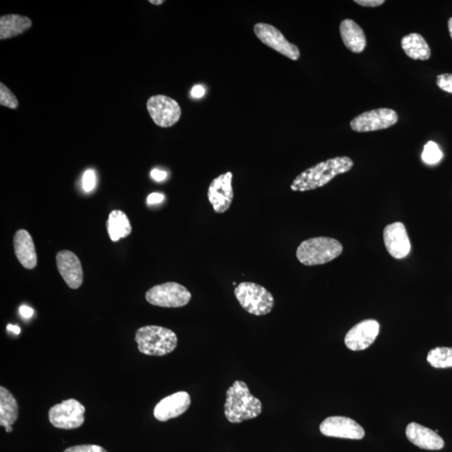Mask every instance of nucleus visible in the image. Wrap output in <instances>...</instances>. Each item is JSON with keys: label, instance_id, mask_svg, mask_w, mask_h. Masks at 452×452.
<instances>
[{"label": "nucleus", "instance_id": "obj_1", "mask_svg": "<svg viewBox=\"0 0 452 452\" xmlns=\"http://www.w3.org/2000/svg\"><path fill=\"white\" fill-rule=\"evenodd\" d=\"M354 165V161L346 156L321 162L298 175L291 189L294 192H306L325 186L336 176L348 173Z\"/></svg>", "mask_w": 452, "mask_h": 452}, {"label": "nucleus", "instance_id": "obj_2", "mask_svg": "<svg viewBox=\"0 0 452 452\" xmlns=\"http://www.w3.org/2000/svg\"><path fill=\"white\" fill-rule=\"evenodd\" d=\"M263 411V404L252 396L247 384L237 380L227 390L225 415L231 423H241L256 418Z\"/></svg>", "mask_w": 452, "mask_h": 452}, {"label": "nucleus", "instance_id": "obj_3", "mask_svg": "<svg viewBox=\"0 0 452 452\" xmlns=\"http://www.w3.org/2000/svg\"><path fill=\"white\" fill-rule=\"evenodd\" d=\"M342 246L330 237H314L302 242L297 249L298 260L304 266L323 265L334 261L342 254Z\"/></svg>", "mask_w": 452, "mask_h": 452}, {"label": "nucleus", "instance_id": "obj_4", "mask_svg": "<svg viewBox=\"0 0 452 452\" xmlns=\"http://www.w3.org/2000/svg\"><path fill=\"white\" fill-rule=\"evenodd\" d=\"M135 340L141 353L150 356L167 355L176 349L175 332L160 326H144L136 332Z\"/></svg>", "mask_w": 452, "mask_h": 452}, {"label": "nucleus", "instance_id": "obj_5", "mask_svg": "<svg viewBox=\"0 0 452 452\" xmlns=\"http://www.w3.org/2000/svg\"><path fill=\"white\" fill-rule=\"evenodd\" d=\"M234 293L241 306L252 315H268L273 311L274 298L263 285L254 283H241L236 285Z\"/></svg>", "mask_w": 452, "mask_h": 452}, {"label": "nucleus", "instance_id": "obj_6", "mask_svg": "<svg viewBox=\"0 0 452 452\" xmlns=\"http://www.w3.org/2000/svg\"><path fill=\"white\" fill-rule=\"evenodd\" d=\"M147 303L161 308H182L192 298L189 290L177 283L156 285L146 293Z\"/></svg>", "mask_w": 452, "mask_h": 452}, {"label": "nucleus", "instance_id": "obj_7", "mask_svg": "<svg viewBox=\"0 0 452 452\" xmlns=\"http://www.w3.org/2000/svg\"><path fill=\"white\" fill-rule=\"evenodd\" d=\"M85 412V408L77 399H66L50 409L49 420L59 429H77L83 425Z\"/></svg>", "mask_w": 452, "mask_h": 452}, {"label": "nucleus", "instance_id": "obj_8", "mask_svg": "<svg viewBox=\"0 0 452 452\" xmlns=\"http://www.w3.org/2000/svg\"><path fill=\"white\" fill-rule=\"evenodd\" d=\"M399 116L390 108H378L361 113L352 119L350 127L357 132H369L387 130L396 125Z\"/></svg>", "mask_w": 452, "mask_h": 452}, {"label": "nucleus", "instance_id": "obj_9", "mask_svg": "<svg viewBox=\"0 0 452 452\" xmlns=\"http://www.w3.org/2000/svg\"><path fill=\"white\" fill-rule=\"evenodd\" d=\"M256 37L278 53L292 61H298L301 53L296 45L290 43L278 28L266 23H258L254 26Z\"/></svg>", "mask_w": 452, "mask_h": 452}, {"label": "nucleus", "instance_id": "obj_10", "mask_svg": "<svg viewBox=\"0 0 452 452\" xmlns=\"http://www.w3.org/2000/svg\"><path fill=\"white\" fill-rule=\"evenodd\" d=\"M147 109L155 125L161 127L175 125L182 114L179 103L164 95L151 97L147 103Z\"/></svg>", "mask_w": 452, "mask_h": 452}, {"label": "nucleus", "instance_id": "obj_11", "mask_svg": "<svg viewBox=\"0 0 452 452\" xmlns=\"http://www.w3.org/2000/svg\"><path fill=\"white\" fill-rule=\"evenodd\" d=\"M322 435L335 438L361 440L365 436L364 428L353 419L345 416H330L321 423Z\"/></svg>", "mask_w": 452, "mask_h": 452}, {"label": "nucleus", "instance_id": "obj_12", "mask_svg": "<svg viewBox=\"0 0 452 452\" xmlns=\"http://www.w3.org/2000/svg\"><path fill=\"white\" fill-rule=\"evenodd\" d=\"M232 179L233 174L227 172L218 176L209 184L208 199L216 214L226 213L231 206L234 199Z\"/></svg>", "mask_w": 452, "mask_h": 452}, {"label": "nucleus", "instance_id": "obj_13", "mask_svg": "<svg viewBox=\"0 0 452 452\" xmlns=\"http://www.w3.org/2000/svg\"><path fill=\"white\" fill-rule=\"evenodd\" d=\"M379 323L374 320H364L356 325L347 332L345 342L347 348L353 351L368 349L378 337Z\"/></svg>", "mask_w": 452, "mask_h": 452}, {"label": "nucleus", "instance_id": "obj_14", "mask_svg": "<svg viewBox=\"0 0 452 452\" xmlns=\"http://www.w3.org/2000/svg\"><path fill=\"white\" fill-rule=\"evenodd\" d=\"M383 236L384 246L394 259H403L410 254L411 241L403 223L394 222L388 225L384 228Z\"/></svg>", "mask_w": 452, "mask_h": 452}, {"label": "nucleus", "instance_id": "obj_15", "mask_svg": "<svg viewBox=\"0 0 452 452\" xmlns=\"http://www.w3.org/2000/svg\"><path fill=\"white\" fill-rule=\"evenodd\" d=\"M57 268L71 289H78L83 283L82 263L73 251H61L56 255Z\"/></svg>", "mask_w": 452, "mask_h": 452}, {"label": "nucleus", "instance_id": "obj_16", "mask_svg": "<svg viewBox=\"0 0 452 452\" xmlns=\"http://www.w3.org/2000/svg\"><path fill=\"white\" fill-rule=\"evenodd\" d=\"M191 399L187 392L179 391L165 397L157 404L154 416L159 421H167L170 419L179 417L187 411Z\"/></svg>", "mask_w": 452, "mask_h": 452}, {"label": "nucleus", "instance_id": "obj_17", "mask_svg": "<svg viewBox=\"0 0 452 452\" xmlns=\"http://www.w3.org/2000/svg\"><path fill=\"white\" fill-rule=\"evenodd\" d=\"M406 435L412 444L421 449L440 451L445 446V441L438 433L416 422H411L407 426Z\"/></svg>", "mask_w": 452, "mask_h": 452}, {"label": "nucleus", "instance_id": "obj_18", "mask_svg": "<svg viewBox=\"0 0 452 452\" xmlns=\"http://www.w3.org/2000/svg\"><path fill=\"white\" fill-rule=\"evenodd\" d=\"M14 253L23 268L34 269L37 265V255L34 241L27 231L19 230L14 237Z\"/></svg>", "mask_w": 452, "mask_h": 452}, {"label": "nucleus", "instance_id": "obj_19", "mask_svg": "<svg viewBox=\"0 0 452 452\" xmlns=\"http://www.w3.org/2000/svg\"><path fill=\"white\" fill-rule=\"evenodd\" d=\"M340 32L342 42L350 51L359 54L367 46V39L363 28L350 19L342 21L340 26Z\"/></svg>", "mask_w": 452, "mask_h": 452}, {"label": "nucleus", "instance_id": "obj_20", "mask_svg": "<svg viewBox=\"0 0 452 452\" xmlns=\"http://www.w3.org/2000/svg\"><path fill=\"white\" fill-rule=\"evenodd\" d=\"M401 44L404 53L412 60L427 61L431 58L429 45L425 38L417 33L404 36Z\"/></svg>", "mask_w": 452, "mask_h": 452}, {"label": "nucleus", "instance_id": "obj_21", "mask_svg": "<svg viewBox=\"0 0 452 452\" xmlns=\"http://www.w3.org/2000/svg\"><path fill=\"white\" fill-rule=\"evenodd\" d=\"M32 26L31 19L19 14H7L0 18V39L20 36Z\"/></svg>", "mask_w": 452, "mask_h": 452}, {"label": "nucleus", "instance_id": "obj_22", "mask_svg": "<svg viewBox=\"0 0 452 452\" xmlns=\"http://www.w3.org/2000/svg\"><path fill=\"white\" fill-rule=\"evenodd\" d=\"M107 229L112 241H118L131 234L132 226L130 219L122 211H113L109 215Z\"/></svg>", "mask_w": 452, "mask_h": 452}, {"label": "nucleus", "instance_id": "obj_23", "mask_svg": "<svg viewBox=\"0 0 452 452\" xmlns=\"http://www.w3.org/2000/svg\"><path fill=\"white\" fill-rule=\"evenodd\" d=\"M18 404L9 390L0 387V426H11L17 421Z\"/></svg>", "mask_w": 452, "mask_h": 452}, {"label": "nucleus", "instance_id": "obj_24", "mask_svg": "<svg viewBox=\"0 0 452 452\" xmlns=\"http://www.w3.org/2000/svg\"><path fill=\"white\" fill-rule=\"evenodd\" d=\"M427 362L435 369L452 368V348L436 347L428 353Z\"/></svg>", "mask_w": 452, "mask_h": 452}, {"label": "nucleus", "instance_id": "obj_25", "mask_svg": "<svg viewBox=\"0 0 452 452\" xmlns=\"http://www.w3.org/2000/svg\"><path fill=\"white\" fill-rule=\"evenodd\" d=\"M442 152L436 142L430 141L424 147L421 155L422 160L427 164H438L442 159Z\"/></svg>", "mask_w": 452, "mask_h": 452}, {"label": "nucleus", "instance_id": "obj_26", "mask_svg": "<svg viewBox=\"0 0 452 452\" xmlns=\"http://www.w3.org/2000/svg\"><path fill=\"white\" fill-rule=\"evenodd\" d=\"M0 105L11 109H16L19 107L17 98L4 83H0Z\"/></svg>", "mask_w": 452, "mask_h": 452}, {"label": "nucleus", "instance_id": "obj_27", "mask_svg": "<svg viewBox=\"0 0 452 452\" xmlns=\"http://www.w3.org/2000/svg\"><path fill=\"white\" fill-rule=\"evenodd\" d=\"M436 85L444 92L452 94V74L444 73L437 75Z\"/></svg>", "mask_w": 452, "mask_h": 452}, {"label": "nucleus", "instance_id": "obj_28", "mask_svg": "<svg viewBox=\"0 0 452 452\" xmlns=\"http://www.w3.org/2000/svg\"><path fill=\"white\" fill-rule=\"evenodd\" d=\"M83 189L85 192L92 191L96 186V174L93 169L85 171L83 175Z\"/></svg>", "mask_w": 452, "mask_h": 452}, {"label": "nucleus", "instance_id": "obj_29", "mask_svg": "<svg viewBox=\"0 0 452 452\" xmlns=\"http://www.w3.org/2000/svg\"><path fill=\"white\" fill-rule=\"evenodd\" d=\"M64 452H107L97 445H80L69 447Z\"/></svg>", "mask_w": 452, "mask_h": 452}, {"label": "nucleus", "instance_id": "obj_30", "mask_svg": "<svg viewBox=\"0 0 452 452\" xmlns=\"http://www.w3.org/2000/svg\"><path fill=\"white\" fill-rule=\"evenodd\" d=\"M354 3L364 7L376 8L382 6L385 1L384 0H355Z\"/></svg>", "mask_w": 452, "mask_h": 452}, {"label": "nucleus", "instance_id": "obj_31", "mask_svg": "<svg viewBox=\"0 0 452 452\" xmlns=\"http://www.w3.org/2000/svg\"><path fill=\"white\" fill-rule=\"evenodd\" d=\"M164 199V195L159 193H153L149 195L147 201L149 204H159Z\"/></svg>", "mask_w": 452, "mask_h": 452}, {"label": "nucleus", "instance_id": "obj_32", "mask_svg": "<svg viewBox=\"0 0 452 452\" xmlns=\"http://www.w3.org/2000/svg\"><path fill=\"white\" fill-rule=\"evenodd\" d=\"M206 94V89L201 85H194L191 90V96L194 98H201Z\"/></svg>", "mask_w": 452, "mask_h": 452}, {"label": "nucleus", "instance_id": "obj_33", "mask_svg": "<svg viewBox=\"0 0 452 452\" xmlns=\"http://www.w3.org/2000/svg\"><path fill=\"white\" fill-rule=\"evenodd\" d=\"M151 176H152V178H153L155 181H158V182H161V181H163L166 178H167V173L164 172V171H162L159 169H154V170H152Z\"/></svg>", "mask_w": 452, "mask_h": 452}, {"label": "nucleus", "instance_id": "obj_34", "mask_svg": "<svg viewBox=\"0 0 452 452\" xmlns=\"http://www.w3.org/2000/svg\"><path fill=\"white\" fill-rule=\"evenodd\" d=\"M20 313L21 316L25 318H30L32 317L33 313H34V310L31 308H28L27 306H21L20 308Z\"/></svg>", "mask_w": 452, "mask_h": 452}, {"label": "nucleus", "instance_id": "obj_35", "mask_svg": "<svg viewBox=\"0 0 452 452\" xmlns=\"http://www.w3.org/2000/svg\"><path fill=\"white\" fill-rule=\"evenodd\" d=\"M7 330L14 332V335H20L21 334V327L16 325H9L7 326Z\"/></svg>", "mask_w": 452, "mask_h": 452}, {"label": "nucleus", "instance_id": "obj_36", "mask_svg": "<svg viewBox=\"0 0 452 452\" xmlns=\"http://www.w3.org/2000/svg\"><path fill=\"white\" fill-rule=\"evenodd\" d=\"M149 3L152 4H154V6H161L162 4H164V0H158V1H155V0H150Z\"/></svg>", "mask_w": 452, "mask_h": 452}, {"label": "nucleus", "instance_id": "obj_37", "mask_svg": "<svg viewBox=\"0 0 452 452\" xmlns=\"http://www.w3.org/2000/svg\"><path fill=\"white\" fill-rule=\"evenodd\" d=\"M448 30L450 32V36L452 39V17H451L448 21Z\"/></svg>", "mask_w": 452, "mask_h": 452}, {"label": "nucleus", "instance_id": "obj_38", "mask_svg": "<svg viewBox=\"0 0 452 452\" xmlns=\"http://www.w3.org/2000/svg\"><path fill=\"white\" fill-rule=\"evenodd\" d=\"M6 432H12L13 429H12V426H7L6 427Z\"/></svg>", "mask_w": 452, "mask_h": 452}]
</instances>
